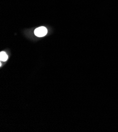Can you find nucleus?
I'll use <instances>...</instances> for the list:
<instances>
[{"label":"nucleus","mask_w":118,"mask_h":132,"mask_svg":"<svg viewBox=\"0 0 118 132\" xmlns=\"http://www.w3.org/2000/svg\"><path fill=\"white\" fill-rule=\"evenodd\" d=\"M47 34V30L44 26H41L34 30V34L39 37H44Z\"/></svg>","instance_id":"f257e3e1"},{"label":"nucleus","mask_w":118,"mask_h":132,"mask_svg":"<svg viewBox=\"0 0 118 132\" xmlns=\"http://www.w3.org/2000/svg\"><path fill=\"white\" fill-rule=\"evenodd\" d=\"M8 59V56L6 53L4 52H1L0 53V60L1 61L5 62Z\"/></svg>","instance_id":"f03ea898"}]
</instances>
